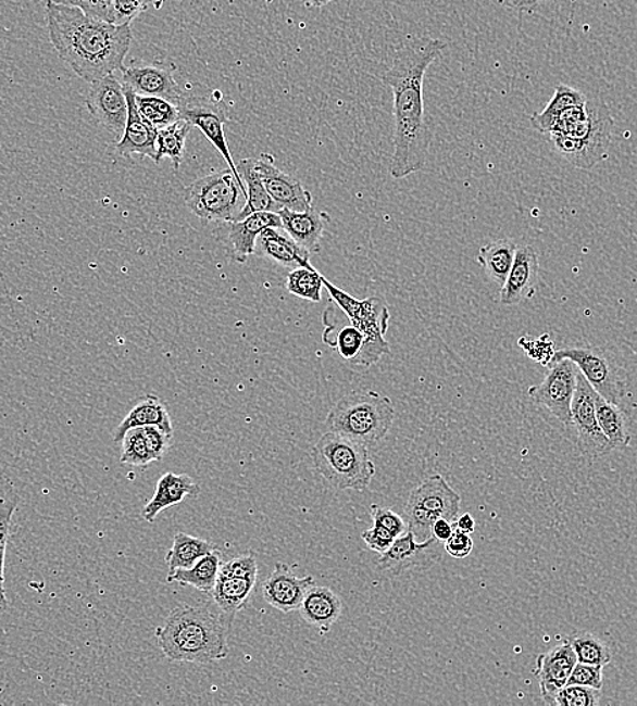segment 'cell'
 <instances>
[{"label": "cell", "mask_w": 637, "mask_h": 706, "mask_svg": "<svg viewBox=\"0 0 637 706\" xmlns=\"http://www.w3.org/2000/svg\"><path fill=\"white\" fill-rule=\"evenodd\" d=\"M448 43L438 38H417L397 49L390 68L380 76L394 92L395 151L389 173L402 179L423 171L427 163L432 129L424 106L426 73Z\"/></svg>", "instance_id": "6da1fadb"}, {"label": "cell", "mask_w": 637, "mask_h": 706, "mask_svg": "<svg viewBox=\"0 0 637 706\" xmlns=\"http://www.w3.org/2000/svg\"><path fill=\"white\" fill-rule=\"evenodd\" d=\"M46 15L53 48L79 78L92 84L124 67L133 42L130 25L109 24L54 2L47 5Z\"/></svg>", "instance_id": "7a4b0ae2"}, {"label": "cell", "mask_w": 637, "mask_h": 706, "mask_svg": "<svg viewBox=\"0 0 637 706\" xmlns=\"http://www.w3.org/2000/svg\"><path fill=\"white\" fill-rule=\"evenodd\" d=\"M228 617L209 606L183 603L157 628L158 645L171 661L210 665L226 659L232 622Z\"/></svg>", "instance_id": "3957f363"}, {"label": "cell", "mask_w": 637, "mask_h": 706, "mask_svg": "<svg viewBox=\"0 0 637 706\" xmlns=\"http://www.w3.org/2000/svg\"><path fill=\"white\" fill-rule=\"evenodd\" d=\"M396 409L389 396L377 391H353L332 407L325 424L328 431L364 444L380 442L394 426Z\"/></svg>", "instance_id": "277c9868"}, {"label": "cell", "mask_w": 637, "mask_h": 706, "mask_svg": "<svg viewBox=\"0 0 637 706\" xmlns=\"http://www.w3.org/2000/svg\"><path fill=\"white\" fill-rule=\"evenodd\" d=\"M315 470L337 491L362 492L372 483L375 465L367 444L340 433L328 431L320 438L312 450Z\"/></svg>", "instance_id": "5b68a950"}, {"label": "cell", "mask_w": 637, "mask_h": 706, "mask_svg": "<svg viewBox=\"0 0 637 706\" xmlns=\"http://www.w3.org/2000/svg\"><path fill=\"white\" fill-rule=\"evenodd\" d=\"M589 105L587 118L575 124L567 133L549 136L558 154L582 171H591L607 160L614 127L612 113L605 102L589 100Z\"/></svg>", "instance_id": "8992f818"}, {"label": "cell", "mask_w": 637, "mask_h": 706, "mask_svg": "<svg viewBox=\"0 0 637 706\" xmlns=\"http://www.w3.org/2000/svg\"><path fill=\"white\" fill-rule=\"evenodd\" d=\"M324 286L328 290L332 301L347 315L351 325L357 326L364 336L362 352L353 361L352 366L369 368L378 363L383 356L389 355L390 344L385 336L389 328L390 313L385 299L372 297L359 301L350 293L332 285L326 277H324Z\"/></svg>", "instance_id": "52a82bcc"}, {"label": "cell", "mask_w": 637, "mask_h": 706, "mask_svg": "<svg viewBox=\"0 0 637 706\" xmlns=\"http://www.w3.org/2000/svg\"><path fill=\"white\" fill-rule=\"evenodd\" d=\"M248 199L247 187L230 167L209 174L187 189L188 209L207 222H234Z\"/></svg>", "instance_id": "ba28073f"}, {"label": "cell", "mask_w": 637, "mask_h": 706, "mask_svg": "<svg viewBox=\"0 0 637 706\" xmlns=\"http://www.w3.org/2000/svg\"><path fill=\"white\" fill-rule=\"evenodd\" d=\"M461 507L460 494L440 475L429 476L413 489L408 497L405 515L408 530L419 540L433 534V526L439 519L457 520Z\"/></svg>", "instance_id": "9c48e42d"}, {"label": "cell", "mask_w": 637, "mask_h": 706, "mask_svg": "<svg viewBox=\"0 0 637 706\" xmlns=\"http://www.w3.org/2000/svg\"><path fill=\"white\" fill-rule=\"evenodd\" d=\"M563 358L574 362L603 399L617 405L623 400L625 388H627V375H625L624 368L620 367L616 358L603 348H563V350L554 352L551 364L563 361Z\"/></svg>", "instance_id": "30bf717a"}, {"label": "cell", "mask_w": 637, "mask_h": 706, "mask_svg": "<svg viewBox=\"0 0 637 706\" xmlns=\"http://www.w3.org/2000/svg\"><path fill=\"white\" fill-rule=\"evenodd\" d=\"M580 369L569 358L554 362L541 383L532 386L529 396L536 404L547 407L564 426H573V407Z\"/></svg>", "instance_id": "8fae6325"}, {"label": "cell", "mask_w": 637, "mask_h": 706, "mask_svg": "<svg viewBox=\"0 0 637 706\" xmlns=\"http://www.w3.org/2000/svg\"><path fill=\"white\" fill-rule=\"evenodd\" d=\"M597 391L579 371L578 384L573 401V426L578 432V444L582 453L589 458H601L614 450L611 442L603 433L597 417Z\"/></svg>", "instance_id": "7c38bea8"}, {"label": "cell", "mask_w": 637, "mask_h": 706, "mask_svg": "<svg viewBox=\"0 0 637 706\" xmlns=\"http://www.w3.org/2000/svg\"><path fill=\"white\" fill-rule=\"evenodd\" d=\"M178 106L179 112H182V118L187 119L188 123L192 124V127L200 129L201 134L209 139L217 152H221L222 156L225 157L228 167L232 168L234 174L239 179H242L239 176L237 163H234L230 149H228L225 133L227 111L221 98H214V100H205V98L203 100L201 98H193V100L188 101L183 100Z\"/></svg>", "instance_id": "4fadbf2b"}, {"label": "cell", "mask_w": 637, "mask_h": 706, "mask_svg": "<svg viewBox=\"0 0 637 706\" xmlns=\"http://www.w3.org/2000/svg\"><path fill=\"white\" fill-rule=\"evenodd\" d=\"M86 106L98 123L122 139L128 119V98L123 81L120 84L113 74L92 81Z\"/></svg>", "instance_id": "5bb4252c"}, {"label": "cell", "mask_w": 637, "mask_h": 706, "mask_svg": "<svg viewBox=\"0 0 637 706\" xmlns=\"http://www.w3.org/2000/svg\"><path fill=\"white\" fill-rule=\"evenodd\" d=\"M174 65L152 63L123 67V85L136 96L160 97L174 103L183 102V90L174 79Z\"/></svg>", "instance_id": "9a60e30c"}, {"label": "cell", "mask_w": 637, "mask_h": 706, "mask_svg": "<svg viewBox=\"0 0 637 706\" xmlns=\"http://www.w3.org/2000/svg\"><path fill=\"white\" fill-rule=\"evenodd\" d=\"M578 663L573 644L563 641L551 651L537 656L536 673L544 703L553 705L560 690L567 686L571 673Z\"/></svg>", "instance_id": "2e32d148"}, {"label": "cell", "mask_w": 637, "mask_h": 706, "mask_svg": "<svg viewBox=\"0 0 637 706\" xmlns=\"http://www.w3.org/2000/svg\"><path fill=\"white\" fill-rule=\"evenodd\" d=\"M258 168L271 198L280 210L308 211L313 206V196L298 179L283 173L275 165V157L264 152L258 160Z\"/></svg>", "instance_id": "e0dca14e"}, {"label": "cell", "mask_w": 637, "mask_h": 706, "mask_svg": "<svg viewBox=\"0 0 637 706\" xmlns=\"http://www.w3.org/2000/svg\"><path fill=\"white\" fill-rule=\"evenodd\" d=\"M315 585L313 576L298 578L287 564L276 563L272 572L263 584L264 601L270 606L282 613L299 610L304 595Z\"/></svg>", "instance_id": "ac0fdd59"}, {"label": "cell", "mask_w": 637, "mask_h": 706, "mask_svg": "<svg viewBox=\"0 0 637 706\" xmlns=\"http://www.w3.org/2000/svg\"><path fill=\"white\" fill-rule=\"evenodd\" d=\"M540 272V261L533 247H522L516 250L513 268L500 292V303L503 306H515L535 295Z\"/></svg>", "instance_id": "d6986e66"}, {"label": "cell", "mask_w": 637, "mask_h": 706, "mask_svg": "<svg viewBox=\"0 0 637 706\" xmlns=\"http://www.w3.org/2000/svg\"><path fill=\"white\" fill-rule=\"evenodd\" d=\"M124 89L128 98V119L122 139L118 140L117 152L124 157L138 154L155 162L158 129L141 116L136 106L135 92L125 86Z\"/></svg>", "instance_id": "ffe728a7"}, {"label": "cell", "mask_w": 637, "mask_h": 706, "mask_svg": "<svg viewBox=\"0 0 637 706\" xmlns=\"http://www.w3.org/2000/svg\"><path fill=\"white\" fill-rule=\"evenodd\" d=\"M437 543V538L428 537L419 542L411 530L397 537L389 551L380 554L378 569L399 576L405 570L415 569L417 565L427 563V551Z\"/></svg>", "instance_id": "44dd1931"}, {"label": "cell", "mask_w": 637, "mask_h": 706, "mask_svg": "<svg viewBox=\"0 0 637 706\" xmlns=\"http://www.w3.org/2000/svg\"><path fill=\"white\" fill-rule=\"evenodd\" d=\"M200 487L188 475H174L165 472L157 483L154 496L146 504L143 509V519L149 524H154L158 515L183 503L187 497H198Z\"/></svg>", "instance_id": "7402d4cb"}, {"label": "cell", "mask_w": 637, "mask_h": 706, "mask_svg": "<svg viewBox=\"0 0 637 706\" xmlns=\"http://www.w3.org/2000/svg\"><path fill=\"white\" fill-rule=\"evenodd\" d=\"M279 215L283 228L293 241L312 254L318 252L326 223L330 220L325 211L314 210V206L302 212L283 209Z\"/></svg>", "instance_id": "603a6c76"}, {"label": "cell", "mask_w": 637, "mask_h": 706, "mask_svg": "<svg viewBox=\"0 0 637 706\" xmlns=\"http://www.w3.org/2000/svg\"><path fill=\"white\" fill-rule=\"evenodd\" d=\"M283 228L282 217L276 212H255L245 219L230 222L228 238L233 243L234 260L245 263L254 254L255 244L265 228Z\"/></svg>", "instance_id": "cb8c5ba5"}, {"label": "cell", "mask_w": 637, "mask_h": 706, "mask_svg": "<svg viewBox=\"0 0 637 706\" xmlns=\"http://www.w3.org/2000/svg\"><path fill=\"white\" fill-rule=\"evenodd\" d=\"M342 603L339 595L324 585H313L304 595L299 607L302 618L321 633H328L332 627L339 621Z\"/></svg>", "instance_id": "d4e9b609"}, {"label": "cell", "mask_w": 637, "mask_h": 706, "mask_svg": "<svg viewBox=\"0 0 637 706\" xmlns=\"http://www.w3.org/2000/svg\"><path fill=\"white\" fill-rule=\"evenodd\" d=\"M155 426L163 429L168 434H173V423L165 404L154 394L141 396L130 407L128 415L118 424L116 431L113 433L114 442L122 443L125 433L129 429Z\"/></svg>", "instance_id": "484cf974"}, {"label": "cell", "mask_w": 637, "mask_h": 706, "mask_svg": "<svg viewBox=\"0 0 637 706\" xmlns=\"http://www.w3.org/2000/svg\"><path fill=\"white\" fill-rule=\"evenodd\" d=\"M258 243L261 252L277 264L290 266L293 269L313 266L310 264L312 253L293 241L290 236L287 237L285 234L277 231L275 227L265 228L261 232Z\"/></svg>", "instance_id": "4316f807"}, {"label": "cell", "mask_w": 637, "mask_h": 706, "mask_svg": "<svg viewBox=\"0 0 637 706\" xmlns=\"http://www.w3.org/2000/svg\"><path fill=\"white\" fill-rule=\"evenodd\" d=\"M237 168L245 187H247L248 199L236 220L245 219V217L255 214V212H276V214H279L280 206L275 203V200L271 198L268 190L265 188L258 168V160L239 161Z\"/></svg>", "instance_id": "83f0119b"}, {"label": "cell", "mask_w": 637, "mask_h": 706, "mask_svg": "<svg viewBox=\"0 0 637 706\" xmlns=\"http://www.w3.org/2000/svg\"><path fill=\"white\" fill-rule=\"evenodd\" d=\"M222 568L221 552L215 549L207 556L201 557L198 563L187 569H178L171 576H167V583L176 581L183 587H193V589L211 594L215 589L217 578H220Z\"/></svg>", "instance_id": "f1b7e54d"}, {"label": "cell", "mask_w": 637, "mask_h": 706, "mask_svg": "<svg viewBox=\"0 0 637 706\" xmlns=\"http://www.w3.org/2000/svg\"><path fill=\"white\" fill-rule=\"evenodd\" d=\"M516 250L519 247L511 239H498V241L487 243L478 252V264L486 270L489 279L497 282L500 288L505 285L511 268H513Z\"/></svg>", "instance_id": "f546056e"}, {"label": "cell", "mask_w": 637, "mask_h": 706, "mask_svg": "<svg viewBox=\"0 0 637 706\" xmlns=\"http://www.w3.org/2000/svg\"><path fill=\"white\" fill-rule=\"evenodd\" d=\"M255 581L258 580L234 578V576L221 573L211 595L223 613L234 617L248 605L254 591Z\"/></svg>", "instance_id": "4dcf8cb0"}, {"label": "cell", "mask_w": 637, "mask_h": 706, "mask_svg": "<svg viewBox=\"0 0 637 706\" xmlns=\"http://www.w3.org/2000/svg\"><path fill=\"white\" fill-rule=\"evenodd\" d=\"M587 101H589V98L580 90L563 84L558 85L546 109L542 112L532 114V127L538 133L548 135L560 114L570 108L584 105Z\"/></svg>", "instance_id": "1f68e13d"}, {"label": "cell", "mask_w": 637, "mask_h": 706, "mask_svg": "<svg viewBox=\"0 0 637 706\" xmlns=\"http://www.w3.org/2000/svg\"><path fill=\"white\" fill-rule=\"evenodd\" d=\"M211 542L201 540V538L187 534V532H176L173 538V545L167 552L165 563L167 564L168 573L173 575L178 569H187L199 562L201 557L215 551Z\"/></svg>", "instance_id": "d6a6232c"}, {"label": "cell", "mask_w": 637, "mask_h": 706, "mask_svg": "<svg viewBox=\"0 0 637 706\" xmlns=\"http://www.w3.org/2000/svg\"><path fill=\"white\" fill-rule=\"evenodd\" d=\"M597 417L600 421L603 433L607 434L609 442L614 449L628 447L630 444V434L625 421V415L617 404L603 399L597 393L596 396Z\"/></svg>", "instance_id": "836d02e7"}, {"label": "cell", "mask_w": 637, "mask_h": 706, "mask_svg": "<svg viewBox=\"0 0 637 706\" xmlns=\"http://www.w3.org/2000/svg\"><path fill=\"white\" fill-rule=\"evenodd\" d=\"M190 129H192V124L182 118L168 127L158 130L155 163H160L162 157L167 156L172 160L174 171H178Z\"/></svg>", "instance_id": "e575fe53"}, {"label": "cell", "mask_w": 637, "mask_h": 706, "mask_svg": "<svg viewBox=\"0 0 637 706\" xmlns=\"http://www.w3.org/2000/svg\"><path fill=\"white\" fill-rule=\"evenodd\" d=\"M136 106L147 122L160 130L182 119L177 103L160 97L136 96Z\"/></svg>", "instance_id": "d590c367"}, {"label": "cell", "mask_w": 637, "mask_h": 706, "mask_svg": "<svg viewBox=\"0 0 637 706\" xmlns=\"http://www.w3.org/2000/svg\"><path fill=\"white\" fill-rule=\"evenodd\" d=\"M286 287L288 292L307 301L318 303L323 293L324 276L314 266L310 268H296L287 276Z\"/></svg>", "instance_id": "8d00e7d4"}, {"label": "cell", "mask_w": 637, "mask_h": 706, "mask_svg": "<svg viewBox=\"0 0 637 706\" xmlns=\"http://www.w3.org/2000/svg\"><path fill=\"white\" fill-rule=\"evenodd\" d=\"M578 661L589 665L607 666L612 661V651L600 639L590 633H584L571 639Z\"/></svg>", "instance_id": "74e56055"}, {"label": "cell", "mask_w": 637, "mask_h": 706, "mask_svg": "<svg viewBox=\"0 0 637 706\" xmlns=\"http://www.w3.org/2000/svg\"><path fill=\"white\" fill-rule=\"evenodd\" d=\"M120 462L123 465L135 467H146L154 462L152 459L149 447H147L146 439L141 428L129 429L122 440V456Z\"/></svg>", "instance_id": "f35d334b"}, {"label": "cell", "mask_w": 637, "mask_h": 706, "mask_svg": "<svg viewBox=\"0 0 637 706\" xmlns=\"http://www.w3.org/2000/svg\"><path fill=\"white\" fill-rule=\"evenodd\" d=\"M330 346L336 348L339 355L348 363H353L362 352L364 345V336L357 326H346L339 333L336 335L335 340L326 342Z\"/></svg>", "instance_id": "ab89813d"}, {"label": "cell", "mask_w": 637, "mask_h": 706, "mask_svg": "<svg viewBox=\"0 0 637 706\" xmlns=\"http://www.w3.org/2000/svg\"><path fill=\"white\" fill-rule=\"evenodd\" d=\"M601 690L567 684L560 690L553 705L558 706H597L600 705Z\"/></svg>", "instance_id": "60d3db41"}, {"label": "cell", "mask_w": 637, "mask_h": 706, "mask_svg": "<svg viewBox=\"0 0 637 706\" xmlns=\"http://www.w3.org/2000/svg\"><path fill=\"white\" fill-rule=\"evenodd\" d=\"M603 667L605 666L578 661L573 673H571L569 684H580V686L601 690L603 686Z\"/></svg>", "instance_id": "b9f144b4"}, {"label": "cell", "mask_w": 637, "mask_h": 706, "mask_svg": "<svg viewBox=\"0 0 637 706\" xmlns=\"http://www.w3.org/2000/svg\"><path fill=\"white\" fill-rule=\"evenodd\" d=\"M221 573L234 576V578L258 580V559H255L253 554H243V556L233 558L230 562L222 564Z\"/></svg>", "instance_id": "7bdbcfd3"}, {"label": "cell", "mask_w": 637, "mask_h": 706, "mask_svg": "<svg viewBox=\"0 0 637 706\" xmlns=\"http://www.w3.org/2000/svg\"><path fill=\"white\" fill-rule=\"evenodd\" d=\"M16 507H18V500L16 499H8L3 496L2 500V516H0V520H2V608L4 610L5 608V602H8V597H5V590H4V568H5V546H8L9 543V538L11 535V526H13V515L16 510Z\"/></svg>", "instance_id": "ee69618b"}, {"label": "cell", "mask_w": 637, "mask_h": 706, "mask_svg": "<svg viewBox=\"0 0 637 706\" xmlns=\"http://www.w3.org/2000/svg\"><path fill=\"white\" fill-rule=\"evenodd\" d=\"M152 0H114L113 24L129 25L140 13L149 8Z\"/></svg>", "instance_id": "f6af8a7d"}, {"label": "cell", "mask_w": 637, "mask_h": 706, "mask_svg": "<svg viewBox=\"0 0 637 706\" xmlns=\"http://www.w3.org/2000/svg\"><path fill=\"white\" fill-rule=\"evenodd\" d=\"M370 510H372L373 525L384 527L396 537L404 534L408 527L405 520L399 514H396L394 509L373 504Z\"/></svg>", "instance_id": "bcb514c9"}, {"label": "cell", "mask_w": 637, "mask_h": 706, "mask_svg": "<svg viewBox=\"0 0 637 706\" xmlns=\"http://www.w3.org/2000/svg\"><path fill=\"white\" fill-rule=\"evenodd\" d=\"M143 431L147 447H149L152 459L161 461L171 447L172 434L166 433L160 427H140Z\"/></svg>", "instance_id": "7dc6e473"}, {"label": "cell", "mask_w": 637, "mask_h": 706, "mask_svg": "<svg viewBox=\"0 0 637 706\" xmlns=\"http://www.w3.org/2000/svg\"><path fill=\"white\" fill-rule=\"evenodd\" d=\"M396 538L389 530L377 525H373L372 529L362 532V540L366 543L370 551L377 552L378 554L388 552L389 547L394 545Z\"/></svg>", "instance_id": "c3c4849f"}, {"label": "cell", "mask_w": 637, "mask_h": 706, "mask_svg": "<svg viewBox=\"0 0 637 706\" xmlns=\"http://www.w3.org/2000/svg\"><path fill=\"white\" fill-rule=\"evenodd\" d=\"M445 551L453 558H466L473 551L471 534L455 529L454 534L445 542Z\"/></svg>", "instance_id": "681fc988"}, {"label": "cell", "mask_w": 637, "mask_h": 706, "mask_svg": "<svg viewBox=\"0 0 637 706\" xmlns=\"http://www.w3.org/2000/svg\"><path fill=\"white\" fill-rule=\"evenodd\" d=\"M114 0H79L78 8L91 18L113 24Z\"/></svg>", "instance_id": "f907efd6"}, {"label": "cell", "mask_w": 637, "mask_h": 706, "mask_svg": "<svg viewBox=\"0 0 637 706\" xmlns=\"http://www.w3.org/2000/svg\"><path fill=\"white\" fill-rule=\"evenodd\" d=\"M455 521L449 519H439L433 526V535L439 542L449 541V538L454 534Z\"/></svg>", "instance_id": "816d5d0a"}, {"label": "cell", "mask_w": 637, "mask_h": 706, "mask_svg": "<svg viewBox=\"0 0 637 706\" xmlns=\"http://www.w3.org/2000/svg\"><path fill=\"white\" fill-rule=\"evenodd\" d=\"M505 8L520 11V13H533L542 0H500Z\"/></svg>", "instance_id": "f5cc1de1"}, {"label": "cell", "mask_w": 637, "mask_h": 706, "mask_svg": "<svg viewBox=\"0 0 637 706\" xmlns=\"http://www.w3.org/2000/svg\"><path fill=\"white\" fill-rule=\"evenodd\" d=\"M455 529L472 535L476 530V520L471 514L461 515L460 518H457L455 520Z\"/></svg>", "instance_id": "db71d44e"}, {"label": "cell", "mask_w": 637, "mask_h": 706, "mask_svg": "<svg viewBox=\"0 0 637 706\" xmlns=\"http://www.w3.org/2000/svg\"><path fill=\"white\" fill-rule=\"evenodd\" d=\"M332 2H335V0H301V3L308 9L325 8V5H328Z\"/></svg>", "instance_id": "11a10c76"}, {"label": "cell", "mask_w": 637, "mask_h": 706, "mask_svg": "<svg viewBox=\"0 0 637 706\" xmlns=\"http://www.w3.org/2000/svg\"><path fill=\"white\" fill-rule=\"evenodd\" d=\"M53 2L59 4H65V5H74V8H78L79 0H53Z\"/></svg>", "instance_id": "9f6ffc18"}, {"label": "cell", "mask_w": 637, "mask_h": 706, "mask_svg": "<svg viewBox=\"0 0 637 706\" xmlns=\"http://www.w3.org/2000/svg\"><path fill=\"white\" fill-rule=\"evenodd\" d=\"M43 2H46V5H48V4H51L53 2V0H43Z\"/></svg>", "instance_id": "6f0895ef"}, {"label": "cell", "mask_w": 637, "mask_h": 706, "mask_svg": "<svg viewBox=\"0 0 637 706\" xmlns=\"http://www.w3.org/2000/svg\"><path fill=\"white\" fill-rule=\"evenodd\" d=\"M542 2H549V0H542Z\"/></svg>", "instance_id": "680465c9"}]
</instances>
